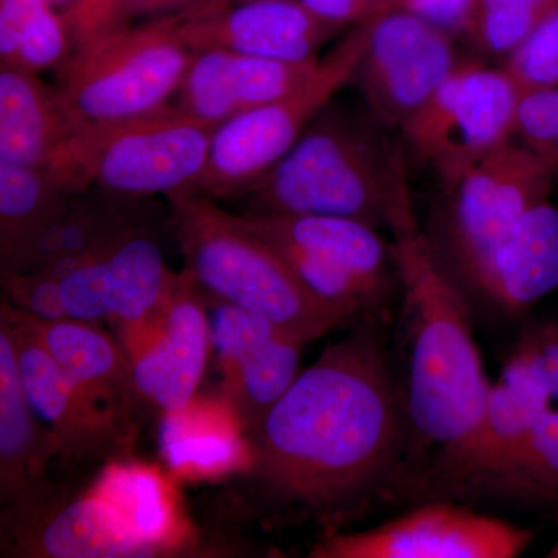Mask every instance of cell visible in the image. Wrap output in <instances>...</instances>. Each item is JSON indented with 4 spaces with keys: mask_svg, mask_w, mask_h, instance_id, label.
<instances>
[{
    "mask_svg": "<svg viewBox=\"0 0 558 558\" xmlns=\"http://www.w3.org/2000/svg\"><path fill=\"white\" fill-rule=\"evenodd\" d=\"M381 323L326 347L248 433L247 465L227 488L242 515L328 535L407 490L409 424Z\"/></svg>",
    "mask_w": 558,
    "mask_h": 558,
    "instance_id": "1",
    "label": "cell"
},
{
    "mask_svg": "<svg viewBox=\"0 0 558 558\" xmlns=\"http://www.w3.org/2000/svg\"><path fill=\"white\" fill-rule=\"evenodd\" d=\"M402 295L407 377L400 381L409 424V490L425 501L494 494L484 453L492 384L470 325V306L429 250L424 234L392 240Z\"/></svg>",
    "mask_w": 558,
    "mask_h": 558,
    "instance_id": "2",
    "label": "cell"
},
{
    "mask_svg": "<svg viewBox=\"0 0 558 558\" xmlns=\"http://www.w3.org/2000/svg\"><path fill=\"white\" fill-rule=\"evenodd\" d=\"M371 113L330 101L247 194V215L357 220L392 238L416 233L405 154Z\"/></svg>",
    "mask_w": 558,
    "mask_h": 558,
    "instance_id": "3",
    "label": "cell"
},
{
    "mask_svg": "<svg viewBox=\"0 0 558 558\" xmlns=\"http://www.w3.org/2000/svg\"><path fill=\"white\" fill-rule=\"evenodd\" d=\"M168 202L185 270L211 299L258 315L303 343L354 326L315 295L277 250L244 229L236 215L197 194Z\"/></svg>",
    "mask_w": 558,
    "mask_h": 558,
    "instance_id": "4",
    "label": "cell"
},
{
    "mask_svg": "<svg viewBox=\"0 0 558 558\" xmlns=\"http://www.w3.org/2000/svg\"><path fill=\"white\" fill-rule=\"evenodd\" d=\"M215 131L213 124L170 106L137 119L89 124L44 168L78 193L100 189L170 201L196 191Z\"/></svg>",
    "mask_w": 558,
    "mask_h": 558,
    "instance_id": "5",
    "label": "cell"
},
{
    "mask_svg": "<svg viewBox=\"0 0 558 558\" xmlns=\"http://www.w3.org/2000/svg\"><path fill=\"white\" fill-rule=\"evenodd\" d=\"M557 171L537 153L510 140L440 179L442 202L422 234L462 293L517 220L550 199Z\"/></svg>",
    "mask_w": 558,
    "mask_h": 558,
    "instance_id": "6",
    "label": "cell"
},
{
    "mask_svg": "<svg viewBox=\"0 0 558 558\" xmlns=\"http://www.w3.org/2000/svg\"><path fill=\"white\" fill-rule=\"evenodd\" d=\"M183 16L131 24L70 51L58 87L87 126L170 108L194 54L179 32Z\"/></svg>",
    "mask_w": 558,
    "mask_h": 558,
    "instance_id": "7",
    "label": "cell"
},
{
    "mask_svg": "<svg viewBox=\"0 0 558 558\" xmlns=\"http://www.w3.org/2000/svg\"><path fill=\"white\" fill-rule=\"evenodd\" d=\"M236 218L277 250L315 295L354 325L381 317L400 292L392 242L366 223L310 215L244 213Z\"/></svg>",
    "mask_w": 558,
    "mask_h": 558,
    "instance_id": "8",
    "label": "cell"
},
{
    "mask_svg": "<svg viewBox=\"0 0 558 558\" xmlns=\"http://www.w3.org/2000/svg\"><path fill=\"white\" fill-rule=\"evenodd\" d=\"M365 39V24L354 25L295 90L216 128L194 194L213 201L247 196L295 146L315 117L352 84Z\"/></svg>",
    "mask_w": 558,
    "mask_h": 558,
    "instance_id": "9",
    "label": "cell"
},
{
    "mask_svg": "<svg viewBox=\"0 0 558 558\" xmlns=\"http://www.w3.org/2000/svg\"><path fill=\"white\" fill-rule=\"evenodd\" d=\"M0 556L14 558L168 557L90 490L47 476L3 505Z\"/></svg>",
    "mask_w": 558,
    "mask_h": 558,
    "instance_id": "10",
    "label": "cell"
},
{
    "mask_svg": "<svg viewBox=\"0 0 558 558\" xmlns=\"http://www.w3.org/2000/svg\"><path fill=\"white\" fill-rule=\"evenodd\" d=\"M520 87L505 68L461 60L402 128L416 159L447 178L513 140Z\"/></svg>",
    "mask_w": 558,
    "mask_h": 558,
    "instance_id": "11",
    "label": "cell"
},
{
    "mask_svg": "<svg viewBox=\"0 0 558 558\" xmlns=\"http://www.w3.org/2000/svg\"><path fill=\"white\" fill-rule=\"evenodd\" d=\"M534 529L432 499L380 526L323 535L312 558H515L535 542Z\"/></svg>",
    "mask_w": 558,
    "mask_h": 558,
    "instance_id": "12",
    "label": "cell"
},
{
    "mask_svg": "<svg viewBox=\"0 0 558 558\" xmlns=\"http://www.w3.org/2000/svg\"><path fill=\"white\" fill-rule=\"evenodd\" d=\"M365 24L366 39L354 81L368 112L399 130L457 69L454 39L416 14L389 9Z\"/></svg>",
    "mask_w": 558,
    "mask_h": 558,
    "instance_id": "13",
    "label": "cell"
},
{
    "mask_svg": "<svg viewBox=\"0 0 558 558\" xmlns=\"http://www.w3.org/2000/svg\"><path fill=\"white\" fill-rule=\"evenodd\" d=\"M0 322L13 336L22 384L44 427L60 446L62 461L89 465L126 459L137 433L84 398L44 347L35 317L2 301Z\"/></svg>",
    "mask_w": 558,
    "mask_h": 558,
    "instance_id": "14",
    "label": "cell"
},
{
    "mask_svg": "<svg viewBox=\"0 0 558 558\" xmlns=\"http://www.w3.org/2000/svg\"><path fill=\"white\" fill-rule=\"evenodd\" d=\"M175 282L153 230L131 234L60 279L69 318L110 319L126 333L163 315Z\"/></svg>",
    "mask_w": 558,
    "mask_h": 558,
    "instance_id": "15",
    "label": "cell"
},
{
    "mask_svg": "<svg viewBox=\"0 0 558 558\" xmlns=\"http://www.w3.org/2000/svg\"><path fill=\"white\" fill-rule=\"evenodd\" d=\"M213 300L211 347L222 368L226 400L247 436L299 377L301 349L306 343L258 315Z\"/></svg>",
    "mask_w": 558,
    "mask_h": 558,
    "instance_id": "16",
    "label": "cell"
},
{
    "mask_svg": "<svg viewBox=\"0 0 558 558\" xmlns=\"http://www.w3.org/2000/svg\"><path fill=\"white\" fill-rule=\"evenodd\" d=\"M179 32L193 51L223 49L286 62L319 58L344 27L315 16L299 0H244L185 14Z\"/></svg>",
    "mask_w": 558,
    "mask_h": 558,
    "instance_id": "17",
    "label": "cell"
},
{
    "mask_svg": "<svg viewBox=\"0 0 558 558\" xmlns=\"http://www.w3.org/2000/svg\"><path fill=\"white\" fill-rule=\"evenodd\" d=\"M558 290V207L542 202L524 213L495 245L464 289L473 304L520 317Z\"/></svg>",
    "mask_w": 558,
    "mask_h": 558,
    "instance_id": "18",
    "label": "cell"
},
{
    "mask_svg": "<svg viewBox=\"0 0 558 558\" xmlns=\"http://www.w3.org/2000/svg\"><path fill=\"white\" fill-rule=\"evenodd\" d=\"M196 288L183 270L163 312L159 339L130 359L140 400L165 414L178 413L193 402L207 366L211 332Z\"/></svg>",
    "mask_w": 558,
    "mask_h": 558,
    "instance_id": "19",
    "label": "cell"
},
{
    "mask_svg": "<svg viewBox=\"0 0 558 558\" xmlns=\"http://www.w3.org/2000/svg\"><path fill=\"white\" fill-rule=\"evenodd\" d=\"M157 208L153 199L100 189L76 194L10 274L44 271L61 279L131 234L153 230Z\"/></svg>",
    "mask_w": 558,
    "mask_h": 558,
    "instance_id": "20",
    "label": "cell"
},
{
    "mask_svg": "<svg viewBox=\"0 0 558 558\" xmlns=\"http://www.w3.org/2000/svg\"><path fill=\"white\" fill-rule=\"evenodd\" d=\"M319 58L286 62L223 49L194 51L179 89L178 108L218 128L295 90Z\"/></svg>",
    "mask_w": 558,
    "mask_h": 558,
    "instance_id": "21",
    "label": "cell"
},
{
    "mask_svg": "<svg viewBox=\"0 0 558 558\" xmlns=\"http://www.w3.org/2000/svg\"><path fill=\"white\" fill-rule=\"evenodd\" d=\"M553 403L538 371L513 349L492 385L484 414V453L494 494L535 501L521 478L520 457L535 422Z\"/></svg>",
    "mask_w": 558,
    "mask_h": 558,
    "instance_id": "22",
    "label": "cell"
},
{
    "mask_svg": "<svg viewBox=\"0 0 558 558\" xmlns=\"http://www.w3.org/2000/svg\"><path fill=\"white\" fill-rule=\"evenodd\" d=\"M35 323L44 347L84 398L137 433L135 416L142 400L132 381L130 355L119 343L94 323L36 317Z\"/></svg>",
    "mask_w": 558,
    "mask_h": 558,
    "instance_id": "23",
    "label": "cell"
},
{
    "mask_svg": "<svg viewBox=\"0 0 558 558\" xmlns=\"http://www.w3.org/2000/svg\"><path fill=\"white\" fill-rule=\"evenodd\" d=\"M87 124L58 86L39 73L0 68V160L46 167L51 157Z\"/></svg>",
    "mask_w": 558,
    "mask_h": 558,
    "instance_id": "24",
    "label": "cell"
},
{
    "mask_svg": "<svg viewBox=\"0 0 558 558\" xmlns=\"http://www.w3.org/2000/svg\"><path fill=\"white\" fill-rule=\"evenodd\" d=\"M61 450L33 409L17 365L16 347L0 322V502L7 505L46 468Z\"/></svg>",
    "mask_w": 558,
    "mask_h": 558,
    "instance_id": "25",
    "label": "cell"
},
{
    "mask_svg": "<svg viewBox=\"0 0 558 558\" xmlns=\"http://www.w3.org/2000/svg\"><path fill=\"white\" fill-rule=\"evenodd\" d=\"M161 447L172 470L205 478L238 472L250 459L245 429L227 400H193L185 410L168 413Z\"/></svg>",
    "mask_w": 558,
    "mask_h": 558,
    "instance_id": "26",
    "label": "cell"
},
{
    "mask_svg": "<svg viewBox=\"0 0 558 558\" xmlns=\"http://www.w3.org/2000/svg\"><path fill=\"white\" fill-rule=\"evenodd\" d=\"M76 194L47 168L0 160V275L16 269Z\"/></svg>",
    "mask_w": 558,
    "mask_h": 558,
    "instance_id": "27",
    "label": "cell"
},
{
    "mask_svg": "<svg viewBox=\"0 0 558 558\" xmlns=\"http://www.w3.org/2000/svg\"><path fill=\"white\" fill-rule=\"evenodd\" d=\"M89 490L112 506L137 534L172 556L182 553L186 531L167 483L156 469L117 459L106 464Z\"/></svg>",
    "mask_w": 558,
    "mask_h": 558,
    "instance_id": "28",
    "label": "cell"
},
{
    "mask_svg": "<svg viewBox=\"0 0 558 558\" xmlns=\"http://www.w3.org/2000/svg\"><path fill=\"white\" fill-rule=\"evenodd\" d=\"M557 11L558 0H481L473 43L506 61Z\"/></svg>",
    "mask_w": 558,
    "mask_h": 558,
    "instance_id": "29",
    "label": "cell"
},
{
    "mask_svg": "<svg viewBox=\"0 0 558 558\" xmlns=\"http://www.w3.org/2000/svg\"><path fill=\"white\" fill-rule=\"evenodd\" d=\"M519 469L535 501H558V407H550L535 422Z\"/></svg>",
    "mask_w": 558,
    "mask_h": 558,
    "instance_id": "30",
    "label": "cell"
},
{
    "mask_svg": "<svg viewBox=\"0 0 558 558\" xmlns=\"http://www.w3.org/2000/svg\"><path fill=\"white\" fill-rule=\"evenodd\" d=\"M521 90L558 86V11L502 65Z\"/></svg>",
    "mask_w": 558,
    "mask_h": 558,
    "instance_id": "31",
    "label": "cell"
},
{
    "mask_svg": "<svg viewBox=\"0 0 558 558\" xmlns=\"http://www.w3.org/2000/svg\"><path fill=\"white\" fill-rule=\"evenodd\" d=\"M557 137L558 86L521 90L513 116V140L553 163Z\"/></svg>",
    "mask_w": 558,
    "mask_h": 558,
    "instance_id": "32",
    "label": "cell"
},
{
    "mask_svg": "<svg viewBox=\"0 0 558 558\" xmlns=\"http://www.w3.org/2000/svg\"><path fill=\"white\" fill-rule=\"evenodd\" d=\"M68 27L72 49L132 24L121 0H50Z\"/></svg>",
    "mask_w": 558,
    "mask_h": 558,
    "instance_id": "33",
    "label": "cell"
},
{
    "mask_svg": "<svg viewBox=\"0 0 558 558\" xmlns=\"http://www.w3.org/2000/svg\"><path fill=\"white\" fill-rule=\"evenodd\" d=\"M0 278L3 293L13 306L46 322L69 318L62 301L60 279L44 271L5 274Z\"/></svg>",
    "mask_w": 558,
    "mask_h": 558,
    "instance_id": "34",
    "label": "cell"
},
{
    "mask_svg": "<svg viewBox=\"0 0 558 558\" xmlns=\"http://www.w3.org/2000/svg\"><path fill=\"white\" fill-rule=\"evenodd\" d=\"M396 9L416 14L453 39L475 40L481 0H399Z\"/></svg>",
    "mask_w": 558,
    "mask_h": 558,
    "instance_id": "35",
    "label": "cell"
},
{
    "mask_svg": "<svg viewBox=\"0 0 558 558\" xmlns=\"http://www.w3.org/2000/svg\"><path fill=\"white\" fill-rule=\"evenodd\" d=\"M513 349L526 355L558 403V317L529 326Z\"/></svg>",
    "mask_w": 558,
    "mask_h": 558,
    "instance_id": "36",
    "label": "cell"
},
{
    "mask_svg": "<svg viewBox=\"0 0 558 558\" xmlns=\"http://www.w3.org/2000/svg\"><path fill=\"white\" fill-rule=\"evenodd\" d=\"M124 10L134 17H163L174 14H197L229 5V0H121Z\"/></svg>",
    "mask_w": 558,
    "mask_h": 558,
    "instance_id": "37",
    "label": "cell"
},
{
    "mask_svg": "<svg viewBox=\"0 0 558 558\" xmlns=\"http://www.w3.org/2000/svg\"><path fill=\"white\" fill-rule=\"evenodd\" d=\"M315 16L322 20L341 25V27H354L369 21L371 16L357 0H299Z\"/></svg>",
    "mask_w": 558,
    "mask_h": 558,
    "instance_id": "38",
    "label": "cell"
},
{
    "mask_svg": "<svg viewBox=\"0 0 558 558\" xmlns=\"http://www.w3.org/2000/svg\"><path fill=\"white\" fill-rule=\"evenodd\" d=\"M550 160H553L554 167L558 168V137L556 140V145H554L553 156H550Z\"/></svg>",
    "mask_w": 558,
    "mask_h": 558,
    "instance_id": "39",
    "label": "cell"
},
{
    "mask_svg": "<svg viewBox=\"0 0 558 558\" xmlns=\"http://www.w3.org/2000/svg\"><path fill=\"white\" fill-rule=\"evenodd\" d=\"M546 557L558 558V539H557L556 545H554L553 548L549 549V553L546 554Z\"/></svg>",
    "mask_w": 558,
    "mask_h": 558,
    "instance_id": "40",
    "label": "cell"
},
{
    "mask_svg": "<svg viewBox=\"0 0 558 558\" xmlns=\"http://www.w3.org/2000/svg\"><path fill=\"white\" fill-rule=\"evenodd\" d=\"M388 2L391 3V5L396 9V7H398L399 0H388Z\"/></svg>",
    "mask_w": 558,
    "mask_h": 558,
    "instance_id": "41",
    "label": "cell"
},
{
    "mask_svg": "<svg viewBox=\"0 0 558 558\" xmlns=\"http://www.w3.org/2000/svg\"><path fill=\"white\" fill-rule=\"evenodd\" d=\"M230 3L244 2V0H229Z\"/></svg>",
    "mask_w": 558,
    "mask_h": 558,
    "instance_id": "42",
    "label": "cell"
}]
</instances>
